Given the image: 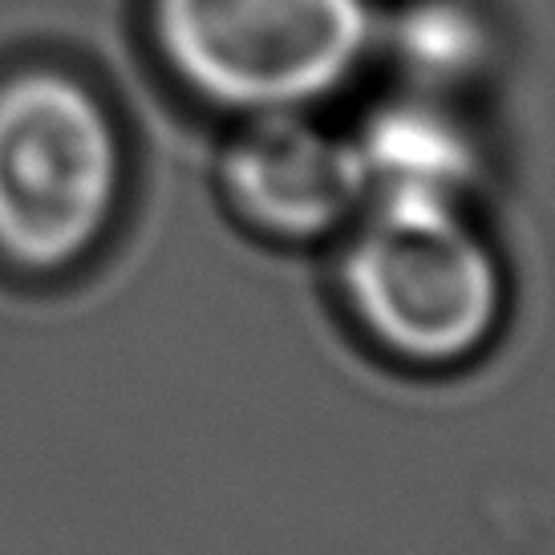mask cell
I'll list each match as a JSON object with an SVG mask.
<instances>
[{
  "mask_svg": "<svg viewBox=\"0 0 555 555\" xmlns=\"http://www.w3.org/2000/svg\"><path fill=\"white\" fill-rule=\"evenodd\" d=\"M340 293L373 349L454 370L499 337L507 268L466 203L370 199L340 251Z\"/></svg>",
  "mask_w": 555,
  "mask_h": 555,
  "instance_id": "obj_1",
  "label": "cell"
},
{
  "mask_svg": "<svg viewBox=\"0 0 555 555\" xmlns=\"http://www.w3.org/2000/svg\"><path fill=\"white\" fill-rule=\"evenodd\" d=\"M126 155L106 102L62 69L0 86V260L65 272L106 240Z\"/></svg>",
  "mask_w": 555,
  "mask_h": 555,
  "instance_id": "obj_2",
  "label": "cell"
},
{
  "mask_svg": "<svg viewBox=\"0 0 555 555\" xmlns=\"http://www.w3.org/2000/svg\"><path fill=\"white\" fill-rule=\"evenodd\" d=\"M175 78L244 118L317 109L377 49L370 0H155Z\"/></svg>",
  "mask_w": 555,
  "mask_h": 555,
  "instance_id": "obj_3",
  "label": "cell"
},
{
  "mask_svg": "<svg viewBox=\"0 0 555 555\" xmlns=\"http://www.w3.org/2000/svg\"><path fill=\"white\" fill-rule=\"evenodd\" d=\"M223 186L244 223L288 244L349 232L370 207L357 139L312 109L247 118L223 155Z\"/></svg>",
  "mask_w": 555,
  "mask_h": 555,
  "instance_id": "obj_4",
  "label": "cell"
},
{
  "mask_svg": "<svg viewBox=\"0 0 555 555\" xmlns=\"http://www.w3.org/2000/svg\"><path fill=\"white\" fill-rule=\"evenodd\" d=\"M353 139L370 175V199L470 203L482 175L475 134L438 93L417 90L377 106Z\"/></svg>",
  "mask_w": 555,
  "mask_h": 555,
  "instance_id": "obj_5",
  "label": "cell"
},
{
  "mask_svg": "<svg viewBox=\"0 0 555 555\" xmlns=\"http://www.w3.org/2000/svg\"><path fill=\"white\" fill-rule=\"evenodd\" d=\"M487 46L491 41L482 21L450 0H422L401 13L393 29V49L422 93L450 90L478 74L487 62Z\"/></svg>",
  "mask_w": 555,
  "mask_h": 555,
  "instance_id": "obj_6",
  "label": "cell"
}]
</instances>
